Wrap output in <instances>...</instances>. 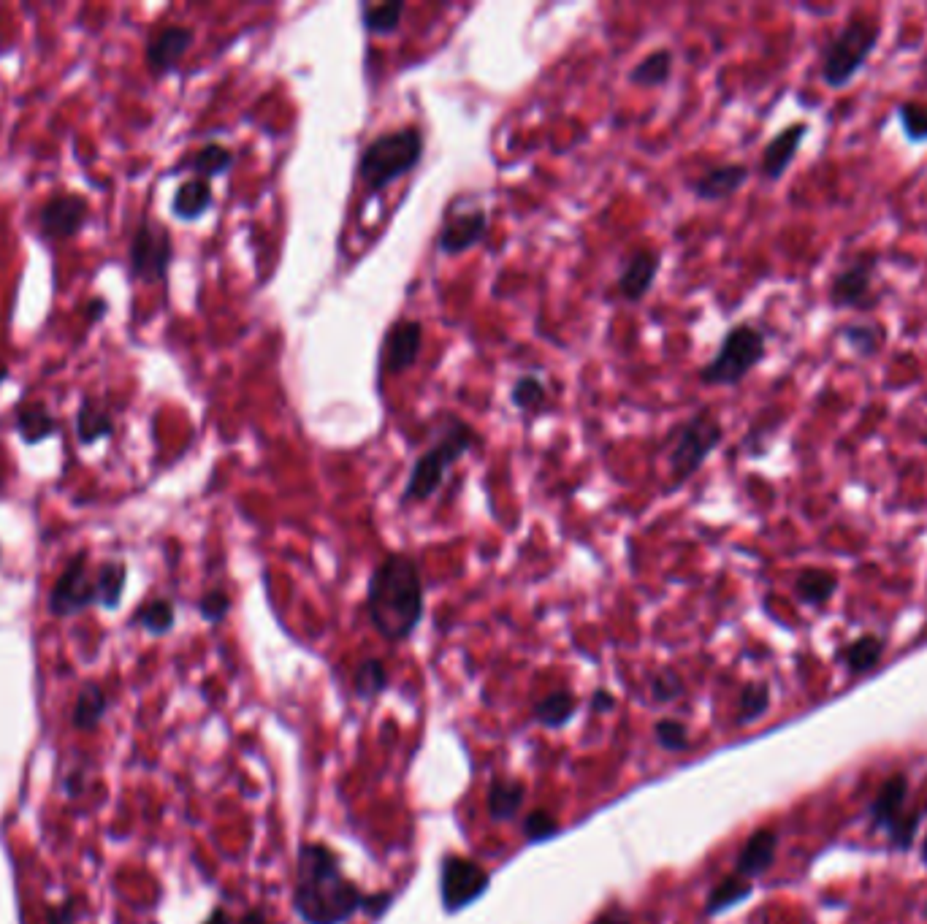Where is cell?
I'll list each match as a JSON object with an SVG mask.
<instances>
[{
  "label": "cell",
  "mask_w": 927,
  "mask_h": 924,
  "mask_svg": "<svg viewBox=\"0 0 927 924\" xmlns=\"http://www.w3.org/2000/svg\"><path fill=\"white\" fill-rule=\"evenodd\" d=\"M366 892L353 884L342 862L323 843H304L296 857L293 908L304 924H345L364 911Z\"/></svg>",
  "instance_id": "6da1fadb"
},
{
  "label": "cell",
  "mask_w": 927,
  "mask_h": 924,
  "mask_svg": "<svg viewBox=\"0 0 927 924\" xmlns=\"http://www.w3.org/2000/svg\"><path fill=\"white\" fill-rule=\"evenodd\" d=\"M426 610L421 567L410 553H385L366 583V616L388 643H402L418 629Z\"/></svg>",
  "instance_id": "7a4b0ae2"
},
{
  "label": "cell",
  "mask_w": 927,
  "mask_h": 924,
  "mask_svg": "<svg viewBox=\"0 0 927 924\" xmlns=\"http://www.w3.org/2000/svg\"><path fill=\"white\" fill-rule=\"evenodd\" d=\"M480 445V434L472 423H467L453 412H445L440 418V431L429 448L412 461L410 475L402 491V507L429 502L445 483V477L461 458L472 453Z\"/></svg>",
  "instance_id": "3957f363"
},
{
  "label": "cell",
  "mask_w": 927,
  "mask_h": 924,
  "mask_svg": "<svg viewBox=\"0 0 927 924\" xmlns=\"http://www.w3.org/2000/svg\"><path fill=\"white\" fill-rule=\"evenodd\" d=\"M426 150V136L421 128L407 125L402 131H385L366 144L358 158V179L364 187L377 196L385 187H391L396 179L407 177L418 168Z\"/></svg>",
  "instance_id": "277c9868"
},
{
  "label": "cell",
  "mask_w": 927,
  "mask_h": 924,
  "mask_svg": "<svg viewBox=\"0 0 927 924\" xmlns=\"http://www.w3.org/2000/svg\"><path fill=\"white\" fill-rule=\"evenodd\" d=\"M721 439H724V426L711 410H697L692 418L675 426L665 442L667 469L673 477L670 488H681L689 483L703 469L713 450L719 448Z\"/></svg>",
  "instance_id": "5b68a950"
},
{
  "label": "cell",
  "mask_w": 927,
  "mask_h": 924,
  "mask_svg": "<svg viewBox=\"0 0 927 924\" xmlns=\"http://www.w3.org/2000/svg\"><path fill=\"white\" fill-rule=\"evenodd\" d=\"M879 22L868 17H852L822 49L819 74L830 90H841L860 74L873 49L879 44Z\"/></svg>",
  "instance_id": "8992f818"
},
{
  "label": "cell",
  "mask_w": 927,
  "mask_h": 924,
  "mask_svg": "<svg viewBox=\"0 0 927 924\" xmlns=\"http://www.w3.org/2000/svg\"><path fill=\"white\" fill-rule=\"evenodd\" d=\"M765 358V331L751 323L732 326L711 361L700 369V383L711 388H735Z\"/></svg>",
  "instance_id": "52a82bcc"
},
{
  "label": "cell",
  "mask_w": 927,
  "mask_h": 924,
  "mask_svg": "<svg viewBox=\"0 0 927 924\" xmlns=\"http://www.w3.org/2000/svg\"><path fill=\"white\" fill-rule=\"evenodd\" d=\"M174 261V242L166 225L141 217L128 247V274L136 282H166Z\"/></svg>",
  "instance_id": "ba28073f"
},
{
  "label": "cell",
  "mask_w": 927,
  "mask_h": 924,
  "mask_svg": "<svg viewBox=\"0 0 927 924\" xmlns=\"http://www.w3.org/2000/svg\"><path fill=\"white\" fill-rule=\"evenodd\" d=\"M491 884L488 870L469 857L448 854L442 859L440 868V897L442 908L448 914H459L467 906H472Z\"/></svg>",
  "instance_id": "9c48e42d"
},
{
  "label": "cell",
  "mask_w": 927,
  "mask_h": 924,
  "mask_svg": "<svg viewBox=\"0 0 927 924\" xmlns=\"http://www.w3.org/2000/svg\"><path fill=\"white\" fill-rule=\"evenodd\" d=\"M87 551H76L68 564L55 580V586L49 591V613L57 618H74L85 613L87 607L98 605L95 594V578L87 572Z\"/></svg>",
  "instance_id": "30bf717a"
},
{
  "label": "cell",
  "mask_w": 927,
  "mask_h": 924,
  "mask_svg": "<svg viewBox=\"0 0 927 924\" xmlns=\"http://www.w3.org/2000/svg\"><path fill=\"white\" fill-rule=\"evenodd\" d=\"M90 201L79 193H55L38 209V234L57 242V239H74L87 225Z\"/></svg>",
  "instance_id": "8fae6325"
},
{
  "label": "cell",
  "mask_w": 927,
  "mask_h": 924,
  "mask_svg": "<svg viewBox=\"0 0 927 924\" xmlns=\"http://www.w3.org/2000/svg\"><path fill=\"white\" fill-rule=\"evenodd\" d=\"M421 345H423L421 320H412V318L396 320L394 326L388 328V334H385V342H383V358H380L383 377H394V374L410 372L412 366L418 364V358H421Z\"/></svg>",
  "instance_id": "7c38bea8"
},
{
  "label": "cell",
  "mask_w": 927,
  "mask_h": 924,
  "mask_svg": "<svg viewBox=\"0 0 927 924\" xmlns=\"http://www.w3.org/2000/svg\"><path fill=\"white\" fill-rule=\"evenodd\" d=\"M488 228V215L486 209L480 206H461L459 212H450L442 223L440 234H437V250L442 255H461V252L472 250L483 242Z\"/></svg>",
  "instance_id": "4fadbf2b"
},
{
  "label": "cell",
  "mask_w": 927,
  "mask_h": 924,
  "mask_svg": "<svg viewBox=\"0 0 927 924\" xmlns=\"http://www.w3.org/2000/svg\"><path fill=\"white\" fill-rule=\"evenodd\" d=\"M196 41V30L188 25H166L147 41L144 63L155 79H163L177 71L179 60L188 55Z\"/></svg>",
  "instance_id": "5bb4252c"
},
{
  "label": "cell",
  "mask_w": 927,
  "mask_h": 924,
  "mask_svg": "<svg viewBox=\"0 0 927 924\" xmlns=\"http://www.w3.org/2000/svg\"><path fill=\"white\" fill-rule=\"evenodd\" d=\"M659 266H662V258L656 250L640 247V250L632 252L621 266V274L616 280L618 299L627 301V304H640L654 288Z\"/></svg>",
  "instance_id": "9a60e30c"
},
{
  "label": "cell",
  "mask_w": 927,
  "mask_h": 924,
  "mask_svg": "<svg viewBox=\"0 0 927 924\" xmlns=\"http://www.w3.org/2000/svg\"><path fill=\"white\" fill-rule=\"evenodd\" d=\"M830 301L838 309L873 307V261H854L838 271L830 285Z\"/></svg>",
  "instance_id": "2e32d148"
},
{
  "label": "cell",
  "mask_w": 927,
  "mask_h": 924,
  "mask_svg": "<svg viewBox=\"0 0 927 924\" xmlns=\"http://www.w3.org/2000/svg\"><path fill=\"white\" fill-rule=\"evenodd\" d=\"M751 177L749 166L743 163H719V166L705 168L703 174L689 182V190L700 201H724L738 193Z\"/></svg>",
  "instance_id": "e0dca14e"
},
{
  "label": "cell",
  "mask_w": 927,
  "mask_h": 924,
  "mask_svg": "<svg viewBox=\"0 0 927 924\" xmlns=\"http://www.w3.org/2000/svg\"><path fill=\"white\" fill-rule=\"evenodd\" d=\"M806 133V122H795V125L784 128L778 136H773V139L768 141L765 152H762V160H759V174L768 179V182H778V179L784 177L787 168L795 163L800 141L806 139Z\"/></svg>",
  "instance_id": "ac0fdd59"
},
{
  "label": "cell",
  "mask_w": 927,
  "mask_h": 924,
  "mask_svg": "<svg viewBox=\"0 0 927 924\" xmlns=\"http://www.w3.org/2000/svg\"><path fill=\"white\" fill-rule=\"evenodd\" d=\"M776 849H778V835L776 830H770V827H762L751 835L746 843H743V849L738 854V862H735V873L740 878H759L765 870L776 862Z\"/></svg>",
  "instance_id": "d6986e66"
},
{
  "label": "cell",
  "mask_w": 927,
  "mask_h": 924,
  "mask_svg": "<svg viewBox=\"0 0 927 924\" xmlns=\"http://www.w3.org/2000/svg\"><path fill=\"white\" fill-rule=\"evenodd\" d=\"M215 206V193H212V182L206 179H185L182 185L174 190L171 198V215L182 220V223H196L201 217Z\"/></svg>",
  "instance_id": "ffe728a7"
},
{
  "label": "cell",
  "mask_w": 927,
  "mask_h": 924,
  "mask_svg": "<svg viewBox=\"0 0 927 924\" xmlns=\"http://www.w3.org/2000/svg\"><path fill=\"white\" fill-rule=\"evenodd\" d=\"M14 418H17V434L19 439L25 442V445H41V442H47L57 434L60 429V423L57 418L49 412V407L44 402H22L14 412Z\"/></svg>",
  "instance_id": "44dd1931"
},
{
  "label": "cell",
  "mask_w": 927,
  "mask_h": 924,
  "mask_svg": "<svg viewBox=\"0 0 927 924\" xmlns=\"http://www.w3.org/2000/svg\"><path fill=\"white\" fill-rule=\"evenodd\" d=\"M236 163V155L231 147H225V144H217V141H209L204 144L201 150H196L190 158H185L179 163L174 171H190V174H196V179H206V182H212V179L223 177L228 174Z\"/></svg>",
  "instance_id": "7402d4cb"
},
{
  "label": "cell",
  "mask_w": 927,
  "mask_h": 924,
  "mask_svg": "<svg viewBox=\"0 0 927 924\" xmlns=\"http://www.w3.org/2000/svg\"><path fill=\"white\" fill-rule=\"evenodd\" d=\"M906 794H909V781H906V775H892L887 778L884 784H881L879 794L873 797L871 808V822L881 830H890L892 824L898 822L900 816H903V805H906Z\"/></svg>",
  "instance_id": "603a6c76"
},
{
  "label": "cell",
  "mask_w": 927,
  "mask_h": 924,
  "mask_svg": "<svg viewBox=\"0 0 927 924\" xmlns=\"http://www.w3.org/2000/svg\"><path fill=\"white\" fill-rule=\"evenodd\" d=\"M114 434V418L112 412L106 410L95 396H87L85 402L79 404L76 412V439L82 448H90L101 439H109Z\"/></svg>",
  "instance_id": "cb8c5ba5"
},
{
  "label": "cell",
  "mask_w": 927,
  "mask_h": 924,
  "mask_svg": "<svg viewBox=\"0 0 927 924\" xmlns=\"http://www.w3.org/2000/svg\"><path fill=\"white\" fill-rule=\"evenodd\" d=\"M526 800V786L518 778L510 775H497L491 784H488V816L494 822H505L513 819L515 813L521 811V805Z\"/></svg>",
  "instance_id": "d4e9b609"
},
{
  "label": "cell",
  "mask_w": 927,
  "mask_h": 924,
  "mask_svg": "<svg viewBox=\"0 0 927 924\" xmlns=\"http://www.w3.org/2000/svg\"><path fill=\"white\" fill-rule=\"evenodd\" d=\"M106 710H109V697H106L103 686L95 681H87L79 689V694H76L74 710H71V724L79 732H95L103 716H106Z\"/></svg>",
  "instance_id": "484cf974"
},
{
  "label": "cell",
  "mask_w": 927,
  "mask_h": 924,
  "mask_svg": "<svg viewBox=\"0 0 927 924\" xmlns=\"http://www.w3.org/2000/svg\"><path fill=\"white\" fill-rule=\"evenodd\" d=\"M404 11H407L404 0H388V3H366L364 0L358 6V17L369 36H394L396 30L402 28Z\"/></svg>",
  "instance_id": "4316f807"
},
{
  "label": "cell",
  "mask_w": 927,
  "mask_h": 924,
  "mask_svg": "<svg viewBox=\"0 0 927 924\" xmlns=\"http://www.w3.org/2000/svg\"><path fill=\"white\" fill-rule=\"evenodd\" d=\"M673 63L675 57L670 49H654V52H648L643 60H637L635 66L629 68V84H637V87H665L670 82V76H673Z\"/></svg>",
  "instance_id": "83f0119b"
},
{
  "label": "cell",
  "mask_w": 927,
  "mask_h": 924,
  "mask_svg": "<svg viewBox=\"0 0 927 924\" xmlns=\"http://www.w3.org/2000/svg\"><path fill=\"white\" fill-rule=\"evenodd\" d=\"M835 591H838V578H835L833 572H827V570L808 567V570L800 572L795 580V594L803 605H811V607L827 605V602L833 599Z\"/></svg>",
  "instance_id": "f1b7e54d"
},
{
  "label": "cell",
  "mask_w": 927,
  "mask_h": 924,
  "mask_svg": "<svg viewBox=\"0 0 927 924\" xmlns=\"http://www.w3.org/2000/svg\"><path fill=\"white\" fill-rule=\"evenodd\" d=\"M125 580H128V567L122 561H106L101 570L95 572V594L98 605L106 610H117L125 594Z\"/></svg>",
  "instance_id": "f546056e"
},
{
  "label": "cell",
  "mask_w": 927,
  "mask_h": 924,
  "mask_svg": "<svg viewBox=\"0 0 927 924\" xmlns=\"http://www.w3.org/2000/svg\"><path fill=\"white\" fill-rule=\"evenodd\" d=\"M575 708H578L575 694H570L567 689L551 691V694H545L543 700L534 705V721H540L543 727L559 729L575 716Z\"/></svg>",
  "instance_id": "4dcf8cb0"
},
{
  "label": "cell",
  "mask_w": 927,
  "mask_h": 924,
  "mask_svg": "<svg viewBox=\"0 0 927 924\" xmlns=\"http://www.w3.org/2000/svg\"><path fill=\"white\" fill-rule=\"evenodd\" d=\"M881 654H884V640L879 635H862L843 648L841 662L846 664L849 672L862 675V672H871L881 662Z\"/></svg>",
  "instance_id": "1f68e13d"
},
{
  "label": "cell",
  "mask_w": 927,
  "mask_h": 924,
  "mask_svg": "<svg viewBox=\"0 0 927 924\" xmlns=\"http://www.w3.org/2000/svg\"><path fill=\"white\" fill-rule=\"evenodd\" d=\"M751 892H754V884L746 881V878H740L738 873L721 878L719 884L711 889V895H708L705 914L716 916L721 914V911H727V908H735L738 903H743L746 897H751Z\"/></svg>",
  "instance_id": "d6a6232c"
},
{
  "label": "cell",
  "mask_w": 927,
  "mask_h": 924,
  "mask_svg": "<svg viewBox=\"0 0 927 924\" xmlns=\"http://www.w3.org/2000/svg\"><path fill=\"white\" fill-rule=\"evenodd\" d=\"M388 681H391V675H388V667H385L383 659H364L356 667V675H353V691L364 702L377 700L388 689Z\"/></svg>",
  "instance_id": "836d02e7"
},
{
  "label": "cell",
  "mask_w": 927,
  "mask_h": 924,
  "mask_svg": "<svg viewBox=\"0 0 927 924\" xmlns=\"http://www.w3.org/2000/svg\"><path fill=\"white\" fill-rule=\"evenodd\" d=\"M174 621H177L174 602H171V599H163V597L144 602V605L136 610V616H133V624H139L141 629H147L150 635H169L171 629H174Z\"/></svg>",
  "instance_id": "e575fe53"
},
{
  "label": "cell",
  "mask_w": 927,
  "mask_h": 924,
  "mask_svg": "<svg viewBox=\"0 0 927 924\" xmlns=\"http://www.w3.org/2000/svg\"><path fill=\"white\" fill-rule=\"evenodd\" d=\"M510 402H513L515 410L521 412L543 410L545 402H548V388H545L543 377L534 372L521 374V377L510 385Z\"/></svg>",
  "instance_id": "d590c367"
},
{
  "label": "cell",
  "mask_w": 927,
  "mask_h": 924,
  "mask_svg": "<svg viewBox=\"0 0 927 924\" xmlns=\"http://www.w3.org/2000/svg\"><path fill=\"white\" fill-rule=\"evenodd\" d=\"M770 708V686L762 681H754L749 686H743L738 697V727H746V724H754L759 721Z\"/></svg>",
  "instance_id": "8d00e7d4"
},
{
  "label": "cell",
  "mask_w": 927,
  "mask_h": 924,
  "mask_svg": "<svg viewBox=\"0 0 927 924\" xmlns=\"http://www.w3.org/2000/svg\"><path fill=\"white\" fill-rule=\"evenodd\" d=\"M898 120H900L903 133H906V139L914 141V144L927 141V106L925 103H919V101L900 103Z\"/></svg>",
  "instance_id": "74e56055"
},
{
  "label": "cell",
  "mask_w": 927,
  "mask_h": 924,
  "mask_svg": "<svg viewBox=\"0 0 927 924\" xmlns=\"http://www.w3.org/2000/svg\"><path fill=\"white\" fill-rule=\"evenodd\" d=\"M654 738L659 746L665 748V751H689L692 746V740H689V729H686L684 721L678 719H659L654 724Z\"/></svg>",
  "instance_id": "f35d334b"
},
{
  "label": "cell",
  "mask_w": 927,
  "mask_h": 924,
  "mask_svg": "<svg viewBox=\"0 0 927 924\" xmlns=\"http://www.w3.org/2000/svg\"><path fill=\"white\" fill-rule=\"evenodd\" d=\"M521 830H524V838L529 840V843H543V840H551L553 835H559L562 824H559V819H556L551 811L537 808V811L526 813Z\"/></svg>",
  "instance_id": "ab89813d"
},
{
  "label": "cell",
  "mask_w": 927,
  "mask_h": 924,
  "mask_svg": "<svg viewBox=\"0 0 927 924\" xmlns=\"http://www.w3.org/2000/svg\"><path fill=\"white\" fill-rule=\"evenodd\" d=\"M843 339H846L857 353L871 355L876 353L881 342H884V331H881L879 326H873V323H854V326L843 328Z\"/></svg>",
  "instance_id": "60d3db41"
},
{
  "label": "cell",
  "mask_w": 927,
  "mask_h": 924,
  "mask_svg": "<svg viewBox=\"0 0 927 924\" xmlns=\"http://www.w3.org/2000/svg\"><path fill=\"white\" fill-rule=\"evenodd\" d=\"M198 613L209 624H220L231 613V597L223 588H209L204 597L198 599Z\"/></svg>",
  "instance_id": "b9f144b4"
},
{
  "label": "cell",
  "mask_w": 927,
  "mask_h": 924,
  "mask_svg": "<svg viewBox=\"0 0 927 924\" xmlns=\"http://www.w3.org/2000/svg\"><path fill=\"white\" fill-rule=\"evenodd\" d=\"M681 694H684V681H681L678 672L662 670L651 678V697H654L656 702H673L678 700Z\"/></svg>",
  "instance_id": "7bdbcfd3"
},
{
  "label": "cell",
  "mask_w": 927,
  "mask_h": 924,
  "mask_svg": "<svg viewBox=\"0 0 927 924\" xmlns=\"http://www.w3.org/2000/svg\"><path fill=\"white\" fill-rule=\"evenodd\" d=\"M917 824L919 813H903L898 822L887 830V838L892 840V846H895V849H909L911 840L917 835Z\"/></svg>",
  "instance_id": "ee69618b"
},
{
  "label": "cell",
  "mask_w": 927,
  "mask_h": 924,
  "mask_svg": "<svg viewBox=\"0 0 927 924\" xmlns=\"http://www.w3.org/2000/svg\"><path fill=\"white\" fill-rule=\"evenodd\" d=\"M79 914H82L79 900L71 897V900H63V903L47 908V924H76L79 922Z\"/></svg>",
  "instance_id": "f6af8a7d"
},
{
  "label": "cell",
  "mask_w": 927,
  "mask_h": 924,
  "mask_svg": "<svg viewBox=\"0 0 927 924\" xmlns=\"http://www.w3.org/2000/svg\"><path fill=\"white\" fill-rule=\"evenodd\" d=\"M394 903V892H380V895H366L364 900V914L366 916H383Z\"/></svg>",
  "instance_id": "bcb514c9"
},
{
  "label": "cell",
  "mask_w": 927,
  "mask_h": 924,
  "mask_svg": "<svg viewBox=\"0 0 927 924\" xmlns=\"http://www.w3.org/2000/svg\"><path fill=\"white\" fill-rule=\"evenodd\" d=\"M591 924H632V914H629L627 908L621 906H610L605 908L597 919Z\"/></svg>",
  "instance_id": "7dc6e473"
},
{
  "label": "cell",
  "mask_w": 927,
  "mask_h": 924,
  "mask_svg": "<svg viewBox=\"0 0 927 924\" xmlns=\"http://www.w3.org/2000/svg\"><path fill=\"white\" fill-rule=\"evenodd\" d=\"M106 312H109V301L101 299V296H93V299L85 304V320L90 323V326H95V323H98Z\"/></svg>",
  "instance_id": "c3c4849f"
},
{
  "label": "cell",
  "mask_w": 927,
  "mask_h": 924,
  "mask_svg": "<svg viewBox=\"0 0 927 924\" xmlns=\"http://www.w3.org/2000/svg\"><path fill=\"white\" fill-rule=\"evenodd\" d=\"M591 708L600 710V713H608V710L616 708V697L605 689L594 691V697H591Z\"/></svg>",
  "instance_id": "681fc988"
},
{
  "label": "cell",
  "mask_w": 927,
  "mask_h": 924,
  "mask_svg": "<svg viewBox=\"0 0 927 924\" xmlns=\"http://www.w3.org/2000/svg\"><path fill=\"white\" fill-rule=\"evenodd\" d=\"M82 778H85V775L79 773V770H76V773L66 775V781H63V789H66L68 797H79V794L85 792V784H82Z\"/></svg>",
  "instance_id": "f907efd6"
},
{
  "label": "cell",
  "mask_w": 927,
  "mask_h": 924,
  "mask_svg": "<svg viewBox=\"0 0 927 924\" xmlns=\"http://www.w3.org/2000/svg\"><path fill=\"white\" fill-rule=\"evenodd\" d=\"M239 924H269V922H266V914H263L261 908H250V911L239 919Z\"/></svg>",
  "instance_id": "816d5d0a"
},
{
  "label": "cell",
  "mask_w": 927,
  "mask_h": 924,
  "mask_svg": "<svg viewBox=\"0 0 927 924\" xmlns=\"http://www.w3.org/2000/svg\"><path fill=\"white\" fill-rule=\"evenodd\" d=\"M204 924H231V916H228V911H223V908H215L212 914L206 916Z\"/></svg>",
  "instance_id": "f5cc1de1"
},
{
  "label": "cell",
  "mask_w": 927,
  "mask_h": 924,
  "mask_svg": "<svg viewBox=\"0 0 927 924\" xmlns=\"http://www.w3.org/2000/svg\"><path fill=\"white\" fill-rule=\"evenodd\" d=\"M6 383H9V366L0 364V388H3Z\"/></svg>",
  "instance_id": "db71d44e"
},
{
  "label": "cell",
  "mask_w": 927,
  "mask_h": 924,
  "mask_svg": "<svg viewBox=\"0 0 927 924\" xmlns=\"http://www.w3.org/2000/svg\"><path fill=\"white\" fill-rule=\"evenodd\" d=\"M922 859H925V865H927V838H925V843H922Z\"/></svg>",
  "instance_id": "11a10c76"
},
{
  "label": "cell",
  "mask_w": 927,
  "mask_h": 924,
  "mask_svg": "<svg viewBox=\"0 0 927 924\" xmlns=\"http://www.w3.org/2000/svg\"><path fill=\"white\" fill-rule=\"evenodd\" d=\"M0 559H3V548H0Z\"/></svg>",
  "instance_id": "9f6ffc18"
}]
</instances>
